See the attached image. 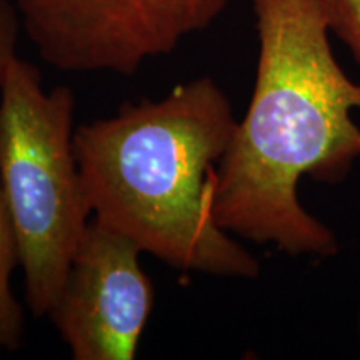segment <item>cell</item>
Listing matches in <instances>:
<instances>
[{
  "label": "cell",
  "instance_id": "obj_6",
  "mask_svg": "<svg viewBox=\"0 0 360 360\" xmlns=\"http://www.w3.org/2000/svg\"><path fill=\"white\" fill-rule=\"evenodd\" d=\"M20 30L15 4L0 0V84L13 57H17ZM17 265L19 255L15 238L0 188V352H15L24 340V312L12 290V276Z\"/></svg>",
  "mask_w": 360,
  "mask_h": 360
},
{
  "label": "cell",
  "instance_id": "obj_1",
  "mask_svg": "<svg viewBox=\"0 0 360 360\" xmlns=\"http://www.w3.org/2000/svg\"><path fill=\"white\" fill-rule=\"evenodd\" d=\"M257 74L217 165L214 219L292 257H334L339 240L305 210L299 182L335 184L360 159V84L340 69L319 0H252Z\"/></svg>",
  "mask_w": 360,
  "mask_h": 360
},
{
  "label": "cell",
  "instance_id": "obj_8",
  "mask_svg": "<svg viewBox=\"0 0 360 360\" xmlns=\"http://www.w3.org/2000/svg\"><path fill=\"white\" fill-rule=\"evenodd\" d=\"M359 332H360V312H359Z\"/></svg>",
  "mask_w": 360,
  "mask_h": 360
},
{
  "label": "cell",
  "instance_id": "obj_3",
  "mask_svg": "<svg viewBox=\"0 0 360 360\" xmlns=\"http://www.w3.org/2000/svg\"><path fill=\"white\" fill-rule=\"evenodd\" d=\"M74 120V92H47L37 67L13 57L0 84V188L35 317L51 314L92 220Z\"/></svg>",
  "mask_w": 360,
  "mask_h": 360
},
{
  "label": "cell",
  "instance_id": "obj_2",
  "mask_svg": "<svg viewBox=\"0 0 360 360\" xmlns=\"http://www.w3.org/2000/svg\"><path fill=\"white\" fill-rule=\"evenodd\" d=\"M236 127L231 101L212 77L80 125L74 148L92 219L174 269L255 278L259 260L212 210L217 165Z\"/></svg>",
  "mask_w": 360,
  "mask_h": 360
},
{
  "label": "cell",
  "instance_id": "obj_5",
  "mask_svg": "<svg viewBox=\"0 0 360 360\" xmlns=\"http://www.w3.org/2000/svg\"><path fill=\"white\" fill-rule=\"evenodd\" d=\"M143 252L90 220L69 276L47 315L75 360H132L155 304Z\"/></svg>",
  "mask_w": 360,
  "mask_h": 360
},
{
  "label": "cell",
  "instance_id": "obj_4",
  "mask_svg": "<svg viewBox=\"0 0 360 360\" xmlns=\"http://www.w3.org/2000/svg\"><path fill=\"white\" fill-rule=\"evenodd\" d=\"M232 0H13L22 30L53 69L134 75L209 29Z\"/></svg>",
  "mask_w": 360,
  "mask_h": 360
},
{
  "label": "cell",
  "instance_id": "obj_7",
  "mask_svg": "<svg viewBox=\"0 0 360 360\" xmlns=\"http://www.w3.org/2000/svg\"><path fill=\"white\" fill-rule=\"evenodd\" d=\"M323 19L360 65V0H319Z\"/></svg>",
  "mask_w": 360,
  "mask_h": 360
}]
</instances>
